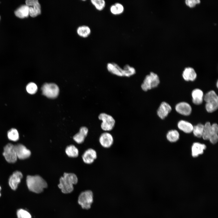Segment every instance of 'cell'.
<instances>
[{"mask_svg": "<svg viewBox=\"0 0 218 218\" xmlns=\"http://www.w3.org/2000/svg\"><path fill=\"white\" fill-rule=\"evenodd\" d=\"M76 175L73 173H64L63 176L60 179V183L58 187L62 192L64 193H71L74 189L73 185L78 182Z\"/></svg>", "mask_w": 218, "mask_h": 218, "instance_id": "obj_1", "label": "cell"}, {"mask_svg": "<svg viewBox=\"0 0 218 218\" xmlns=\"http://www.w3.org/2000/svg\"><path fill=\"white\" fill-rule=\"evenodd\" d=\"M26 183L28 189L36 193L42 192L47 187L46 181L41 176L28 175L27 177Z\"/></svg>", "mask_w": 218, "mask_h": 218, "instance_id": "obj_2", "label": "cell"}, {"mask_svg": "<svg viewBox=\"0 0 218 218\" xmlns=\"http://www.w3.org/2000/svg\"><path fill=\"white\" fill-rule=\"evenodd\" d=\"M160 81L158 75L153 72L146 75L141 84V87L142 90L146 91L149 90L157 87Z\"/></svg>", "mask_w": 218, "mask_h": 218, "instance_id": "obj_3", "label": "cell"}, {"mask_svg": "<svg viewBox=\"0 0 218 218\" xmlns=\"http://www.w3.org/2000/svg\"><path fill=\"white\" fill-rule=\"evenodd\" d=\"M98 118L102 121L101 127L104 132H109L113 129L115 121L111 116L105 113H101L99 115Z\"/></svg>", "mask_w": 218, "mask_h": 218, "instance_id": "obj_4", "label": "cell"}, {"mask_svg": "<svg viewBox=\"0 0 218 218\" xmlns=\"http://www.w3.org/2000/svg\"><path fill=\"white\" fill-rule=\"evenodd\" d=\"M93 201V194L91 190L82 192L79 196L78 202L83 209L90 208Z\"/></svg>", "mask_w": 218, "mask_h": 218, "instance_id": "obj_5", "label": "cell"}, {"mask_svg": "<svg viewBox=\"0 0 218 218\" xmlns=\"http://www.w3.org/2000/svg\"><path fill=\"white\" fill-rule=\"evenodd\" d=\"M43 94L49 98H54L58 95L59 89L54 83H45L41 88Z\"/></svg>", "mask_w": 218, "mask_h": 218, "instance_id": "obj_6", "label": "cell"}, {"mask_svg": "<svg viewBox=\"0 0 218 218\" xmlns=\"http://www.w3.org/2000/svg\"><path fill=\"white\" fill-rule=\"evenodd\" d=\"M3 155L6 160L9 163H15L18 158L15 146L11 143H8L5 147Z\"/></svg>", "mask_w": 218, "mask_h": 218, "instance_id": "obj_7", "label": "cell"}, {"mask_svg": "<svg viewBox=\"0 0 218 218\" xmlns=\"http://www.w3.org/2000/svg\"><path fill=\"white\" fill-rule=\"evenodd\" d=\"M26 5L29 9V15L33 18L40 15L41 12V6L38 0H27L25 1Z\"/></svg>", "mask_w": 218, "mask_h": 218, "instance_id": "obj_8", "label": "cell"}, {"mask_svg": "<svg viewBox=\"0 0 218 218\" xmlns=\"http://www.w3.org/2000/svg\"><path fill=\"white\" fill-rule=\"evenodd\" d=\"M99 142L102 147L105 148H110L114 143V138L112 134L108 132H104L100 135Z\"/></svg>", "mask_w": 218, "mask_h": 218, "instance_id": "obj_9", "label": "cell"}, {"mask_svg": "<svg viewBox=\"0 0 218 218\" xmlns=\"http://www.w3.org/2000/svg\"><path fill=\"white\" fill-rule=\"evenodd\" d=\"M14 146L17 158L19 159H25L31 155L30 151L24 145L21 144H18Z\"/></svg>", "mask_w": 218, "mask_h": 218, "instance_id": "obj_10", "label": "cell"}, {"mask_svg": "<svg viewBox=\"0 0 218 218\" xmlns=\"http://www.w3.org/2000/svg\"><path fill=\"white\" fill-rule=\"evenodd\" d=\"M23 175L20 171H16L14 172L10 177L9 180V184L11 189L15 190L18 185L21 182Z\"/></svg>", "mask_w": 218, "mask_h": 218, "instance_id": "obj_11", "label": "cell"}, {"mask_svg": "<svg viewBox=\"0 0 218 218\" xmlns=\"http://www.w3.org/2000/svg\"><path fill=\"white\" fill-rule=\"evenodd\" d=\"M175 110L179 113L185 116L190 114L192 111V108L188 103L184 102L177 104L175 106Z\"/></svg>", "mask_w": 218, "mask_h": 218, "instance_id": "obj_12", "label": "cell"}, {"mask_svg": "<svg viewBox=\"0 0 218 218\" xmlns=\"http://www.w3.org/2000/svg\"><path fill=\"white\" fill-rule=\"evenodd\" d=\"M96 151L92 148L87 150L82 155V157L84 162L87 164L93 163L97 158Z\"/></svg>", "mask_w": 218, "mask_h": 218, "instance_id": "obj_13", "label": "cell"}, {"mask_svg": "<svg viewBox=\"0 0 218 218\" xmlns=\"http://www.w3.org/2000/svg\"><path fill=\"white\" fill-rule=\"evenodd\" d=\"M172 108L170 105L165 102L160 104L157 111V114L161 119H163L167 116L171 111Z\"/></svg>", "mask_w": 218, "mask_h": 218, "instance_id": "obj_14", "label": "cell"}, {"mask_svg": "<svg viewBox=\"0 0 218 218\" xmlns=\"http://www.w3.org/2000/svg\"><path fill=\"white\" fill-rule=\"evenodd\" d=\"M107 68L109 72L114 74L120 77L124 76L123 69L115 63H108L107 65Z\"/></svg>", "mask_w": 218, "mask_h": 218, "instance_id": "obj_15", "label": "cell"}, {"mask_svg": "<svg viewBox=\"0 0 218 218\" xmlns=\"http://www.w3.org/2000/svg\"><path fill=\"white\" fill-rule=\"evenodd\" d=\"M182 76L187 81H193L196 79L197 74L194 69L191 67L186 68L183 70Z\"/></svg>", "mask_w": 218, "mask_h": 218, "instance_id": "obj_16", "label": "cell"}, {"mask_svg": "<svg viewBox=\"0 0 218 218\" xmlns=\"http://www.w3.org/2000/svg\"><path fill=\"white\" fill-rule=\"evenodd\" d=\"M192 101L196 105L201 104L203 101V91L199 89H194L192 92Z\"/></svg>", "mask_w": 218, "mask_h": 218, "instance_id": "obj_17", "label": "cell"}, {"mask_svg": "<svg viewBox=\"0 0 218 218\" xmlns=\"http://www.w3.org/2000/svg\"><path fill=\"white\" fill-rule=\"evenodd\" d=\"M14 13L16 16L19 18H27L29 15V7L26 4L21 5L15 10Z\"/></svg>", "mask_w": 218, "mask_h": 218, "instance_id": "obj_18", "label": "cell"}, {"mask_svg": "<svg viewBox=\"0 0 218 218\" xmlns=\"http://www.w3.org/2000/svg\"><path fill=\"white\" fill-rule=\"evenodd\" d=\"M88 132V129L86 127H82L80 128L79 132L74 136L73 139L77 143H82L87 136Z\"/></svg>", "mask_w": 218, "mask_h": 218, "instance_id": "obj_19", "label": "cell"}, {"mask_svg": "<svg viewBox=\"0 0 218 218\" xmlns=\"http://www.w3.org/2000/svg\"><path fill=\"white\" fill-rule=\"evenodd\" d=\"M206 148L205 145L199 143H194L192 147V154L193 157H197L202 154Z\"/></svg>", "mask_w": 218, "mask_h": 218, "instance_id": "obj_20", "label": "cell"}, {"mask_svg": "<svg viewBox=\"0 0 218 218\" xmlns=\"http://www.w3.org/2000/svg\"><path fill=\"white\" fill-rule=\"evenodd\" d=\"M76 33L80 37L86 38L89 37L91 33L90 27L87 25H81L78 26L76 29Z\"/></svg>", "mask_w": 218, "mask_h": 218, "instance_id": "obj_21", "label": "cell"}, {"mask_svg": "<svg viewBox=\"0 0 218 218\" xmlns=\"http://www.w3.org/2000/svg\"><path fill=\"white\" fill-rule=\"evenodd\" d=\"M124 5L119 2H116L111 5L110 8L111 14L115 15H121L124 12Z\"/></svg>", "mask_w": 218, "mask_h": 218, "instance_id": "obj_22", "label": "cell"}, {"mask_svg": "<svg viewBox=\"0 0 218 218\" xmlns=\"http://www.w3.org/2000/svg\"><path fill=\"white\" fill-rule=\"evenodd\" d=\"M178 128L185 133H189L193 131V126L190 123L184 121H180L177 124Z\"/></svg>", "mask_w": 218, "mask_h": 218, "instance_id": "obj_23", "label": "cell"}, {"mask_svg": "<svg viewBox=\"0 0 218 218\" xmlns=\"http://www.w3.org/2000/svg\"><path fill=\"white\" fill-rule=\"evenodd\" d=\"M205 107L209 113H212L216 111L218 107V100H211L206 102Z\"/></svg>", "mask_w": 218, "mask_h": 218, "instance_id": "obj_24", "label": "cell"}, {"mask_svg": "<svg viewBox=\"0 0 218 218\" xmlns=\"http://www.w3.org/2000/svg\"><path fill=\"white\" fill-rule=\"evenodd\" d=\"M212 133L209 139L210 142L213 144L217 143L218 140V126L216 123H214L211 125Z\"/></svg>", "mask_w": 218, "mask_h": 218, "instance_id": "obj_25", "label": "cell"}, {"mask_svg": "<svg viewBox=\"0 0 218 218\" xmlns=\"http://www.w3.org/2000/svg\"><path fill=\"white\" fill-rule=\"evenodd\" d=\"M65 152L67 155L70 157H77L78 155V150L74 145L68 146L65 149Z\"/></svg>", "mask_w": 218, "mask_h": 218, "instance_id": "obj_26", "label": "cell"}, {"mask_svg": "<svg viewBox=\"0 0 218 218\" xmlns=\"http://www.w3.org/2000/svg\"><path fill=\"white\" fill-rule=\"evenodd\" d=\"M212 133L211 125L209 122H207L204 125L202 137L205 140H209Z\"/></svg>", "mask_w": 218, "mask_h": 218, "instance_id": "obj_27", "label": "cell"}, {"mask_svg": "<svg viewBox=\"0 0 218 218\" xmlns=\"http://www.w3.org/2000/svg\"><path fill=\"white\" fill-rule=\"evenodd\" d=\"M91 3L98 11L103 10L105 8L106 3L104 0H91Z\"/></svg>", "mask_w": 218, "mask_h": 218, "instance_id": "obj_28", "label": "cell"}, {"mask_svg": "<svg viewBox=\"0 0 218 218\" xmlns=\"http://www.w3.org/2000/svg\"><path fill=\"white\" fill-rule=\"evenodd\" d=\"M167 140L171 142H175L179 139V134L176 130H171L168 132L167 135Z\"/></svg>", "mask_w": 218, "mask_h": 218, "instance_id": "obj_29", "label": "cell"}, {"mask_svg": "<svg viewBox=\"0 0 218 218\" xmlns=\"http://www.w3.org/2000/svg\"><path fill=\"white\" fill-rule=\"evenodd\" d=\"M204 125L199 124L193 127V132L194 135L197 137H202L203 132Z\"/></svg>", "mask_w": 218, "mask_h": 218, "instance_id": "obj_30", "label": "cell"}, {"mask_svg": "<svg viewBox=\"0 0 218 218\" xmlns=\"http://www.w3.org/2000/svg\"><path fill=\"white\" fill-rule=\"evenodd\" d=\"M8 137L10 140L13 141L18 140L19 138L18 133L15 128H12L8 132Z\"/></svg>", "mask_w": 218, "mask_h": 218, "instance_id": "obj_31", "label": "cell"}, {"mask_svg": "<svg viewBox=\"0 0 218 218\" xmlns=\"http://www.w3.org/2000/svg\"><path fill=\"white\" fill-rule=\"evenodd\" d=\"M123 69L124 70V76L129 77L136 73V70L134 68L129 64L125 65Z\"/></svg>", "mask_w": 218, "mask_h": 218, "instance_id": "obj_32", "label": "cell"}, {"mask_svg": "<svg viewBox=\"0 0 218 218\" xmlns=\"http://www.w3.org/2000/svg\"><path fill=\"white\" fill-rule=\"evenodd\" d=\"M203 99L206 102L211 100H218V96L215 92L213 90L207 92L203 96Z\"/></svg>", "mask_w": 218, "mask_h": 218, "instance_id": "obj_33", "label": "cell"}, {"mask_svg": "<svg viewBox=\"0 0 218 218\" xmlns=\"http://www.w3.org/2000/svg\"><path fill=\"white\" fill-rule=\"evenodd\" d=\"M26 89L27 92L30 94H35L37 91L38 87L34 83L30 82L27 85Z\"/></svg>", "mask_w": 218, "mask_h": 218, "instance_id": "obj_34", "label": "cell"}, {"mask_svg": "<svg viewBox=\"0 0 218 218\" xmlns=\"http://www.w3.org/2000/svg\"><path fill=\"white\" fill-rule=\"evenodd\" d=\"M17 216L18 218H31L30 213L26 210L20 209L18 210Z\"/></svg>", "mask_w": 218, "mask_h": 218, "instance_id": "obj_35", "label": "cell"}, {"mask_svg": "<svg viewBox=\"0 0 218 218\" xmlns=\"http://www.w3.org/2000/svg\"><path fill=\"white\" fill-rule=\"evenodd\" d=\"M200 3V0H186L185 3L186 5L190 8H193L195 7L197 4Z\"/></svg>", "mask_w": 218, "mask_h": 218, "instance_id": "obj_36", "label": "cell"}, {"mask_svg": "<svg viewBox=\"0 0 218 218\" xmlns=\"http://www.w3.org/2000/svg\"><path fill=\"white\" fill-rule=\"evenodd\" d=\"M218 81H217V82H216V86H217V88L218 87Z\"/></svg>", "mask_w": 218, "mask_h": 218, "instance_id": "obj_37", "label": "cell"}, {"mask_svg": "<svg viewBox=\"0 0 218 218\" xmlns=\"http://www.w3.org/2000/svg\"><path fill=\"white\" fill-rule=\"evenodd\" d=\"M1 187H0V190H1ZM1 196V193H0V197Z\"/></svg>", "mask_w": 218, "mask_h": 218, "instance_id": "obj_38", "label": "cell"}, {"mask_svg": "<svg viewBox=\"0 0 218 218\" xmlns=\"http://www.w3.org/2000/svg\"></svg>", "mask_w": 218, "mask_h": 218, "instance_id": "obj_39", "label": "cell"}]
</instances>
